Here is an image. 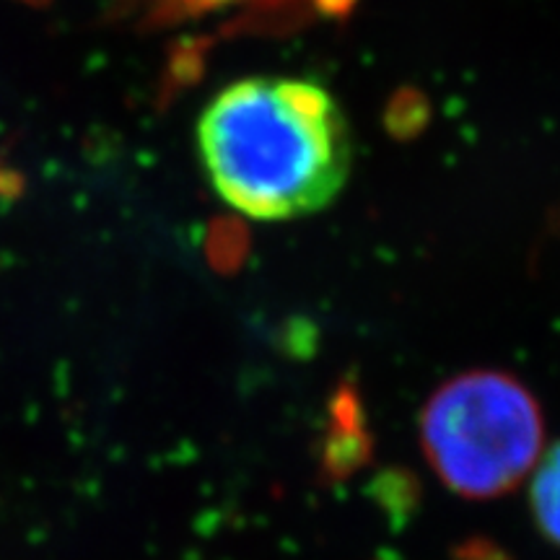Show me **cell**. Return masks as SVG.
Returning <instances> with one entry per match:
<instances>
[{"mask_svg":"<svg viewBox=\"0 0 560 560\" xmlns=\"http://www.w3.org/2000/svg\"><path fill=\"white\" fill-rule=\"evenodd\" d=\"M198 153L213 192L244 219L299 221L346 190L353 138L346 112L301 75H247L200 112Z\"/></svg>","mask_w":560,"mask_h":560,"instance_id":"obj_1","label":"cell"},{"mask_svg":"<svg viewBox=\"0 0 560 560\" xmlns=\"http://www.w3.org/2000/svg\"><path fill=\"white\" fill-rule=\"evenodd\" d=\"M420 441L454 493L499 499L527 478L540 454V405L514 376L470 371L431 397L420 416Z\"/></svg>","mask_w":560,"mask_h":560,"instance_id":"obj_2","label":"cell"},{"mask_svg":"<svg viewBox=\"0 0 560 560\" xmlns=\"http://www.w3.org/2000/svg\"><path fill=\"white\" fill-rule=\"evenodd\" d=\"M529 503L542 535L560 545V441L537 467L529 488Z\"/></svg>","mask_w":560,"mask_h":560,"instance_id":"obj_3","label":"cell"}]
</instances>
